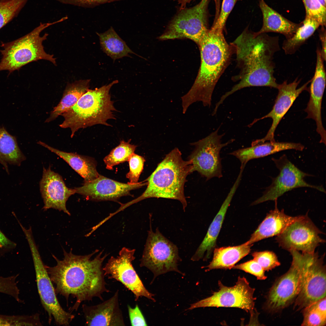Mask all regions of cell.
I'll list each match as a JSON object with an SVG mask.
<instances>
[{"label": "cell", "instance_id": "6da1fadb", "mask_svg": "<svg viewBox=\"0 0 326 326\" xmlns=\"http://www.w3.org/2000/svg\"><path fill=\"white\" fill-rule=\"evenodd\" d=\"M63 259L60 260L54 255L56 262L53 267H45L54 287L56 293L65 297L67 300L72 296L75 302L70 309L76 311L81 303L92 300L95 297L103 301L102 295L108 292L104 279L102 264L108 255L102 256L101 251L94 258L92 257L98 252L97 250L85 255L74 254L71 250L67 252L63 249Z\"/></svg>", "mask_w": 326, "mask_h": 326}, {"label": "cell", "instance_id": "7a4b0ae2", "mask_svg": "<svg viewBox=\"0 0 326 326\" xmlns=\"http://www.w3.org/2000/svg\"><path fill=\"white\" fill-rule=\"evenodd\" d=\"M230 44L240 69L233 80L239 82L221 97L219 103L222 104L229 96L246 87L267 86L277 89L279 84L274 76L273 57L280 50L278 37L265 33L257 34L245 29Z\"/></svg>", "mask_w": 326, "mask_h": 326}, {"label": "cell", "instance_id": "3957f363", "mask_svg": "<svg viewBox=\"0 0 326 326\" xmlns=\"http://www.w3.org/2000/svg\"><path fill=\"white\" fill-rule=\"evenodd\" d=\"M223 30L212 26L198 46L200 67L193 86L181 97L184 112L197 101L202 102L205 107L211 106L214 90L228 65L233 51L225 38Z\"/></svg>", "mask_w": 326, "mask_h": 326}, {"label": "cell", "instance_id": "277c9868", "mask_svg": "<svg viewBox=\"0 0 326 326\" xmlns=\"http://www.w3.org/2000/svg\"><path fill=\"white\" fill-rule=\"evenodd\" d=\"M191 160H184L177 148L167 154L150 176L146 180L147 187L140 196L122 204L126 208L148 198H165L177 200L182 203L184 211L187 205L184 187L187 176L192 172Z\"/></svg>", "mask_w": 326, "mask_h": 326}, {"label": "cell", "instance_id": "5b68a950", "mask_svg": "<svg viewBox=\"0 0 326 326\" xmlns=\"http://www.w3.org/2000/svg\"><path fill=\"white\" fill-rule=\"evenodd\" d=\"M118 82L115 80L99 88L89 89L75 105L61 115L64 120L59 126L70 128L72 138L82 128L97 124L111 126L107 121L115 119L113 112L117 110L109 92L112 86Z\"/></svg>", "mask_w": 326, "mask_h": 326}, {"label": "cell", "instance_id": "8992f818", "mask_svg": "<svg viewBox=\"0 0 326 326\" xmlns=\"http://www.w3.org/2000/svg\"><path fill=\"white\" fill-rule=\"evenodd\" d=\"M63 17L53 22L40 23L39 26L29 33L14 41L2 43L0 50L2 56L0 62V71L8 70L11 73L20 69L30 62L44 59L56 65V59L53 55L47 53L42 44L48 34L40 36V33L50 26L63 21Z\"/></svg>", "mask_w": 326, "mask_h": 326}, {"label": "cell", "instance_id": "52a82bcc", "mask_svg": "<svg viewBox=\"0 0 326 326\" xmlns=\"http://www.w3.org/2000/svg\"><path fill=\"white\" fill-rule=\"evenodd\" d=\"M150 218L149 230L140 266L145 267L153 273L154 278L158 275L174 271L182 274L178 269L181 260L177 246L165 237L157 228H152Z\"/></svg>", "mask_w": 326, "mask_h": 326}, {"label": "cell", "instance_id": "ba28073f", "mask_svg": "<svg viewBox=\"0 0 326 326\" xmlns=\"http://www.w3.org/2000/svg\"><path fill=\"white\" fill-rule=\"evenodd\" d=\"M324 255L317 252L301 253L300 289L295 301L297 309L304 308L326 297V266Z\"/></svg>", "mask_w": 326, "mask_h": 326}, {"label": "cell", "instance_id": "9c48e42d", "mask_svg": "<svg viewBox=\"0 0 326 326\" xmlns=\"http://www.w3.org/2000/svg\"><path fill=\"white\" fill-rule=\"evenodd\" d=\"M209 1L202 0L193 7L180 10L158 39L165 40L187 38L199 46L209 30L208 24Z\"/></svg>", "mask_w": 326, "mask_h": 326}, {"label": "cell", "instance_id": "30bf717a", "mask_svg": "<svg viewBox=\"0 0 326 326\" xmlns=\"http://www.w3.org/2000/svg\"><path fill=\"white\" fill-rule=\"evenodd\" d=\"M25 237L32 257L38 292L41 304L48 314L49 324L53 318L57 325H69L75 316L65 311L59 303L54 287L42 261L32 234L27 233Z\"/></svg>", "mask_w": 326, "mask_h": 326}, {"label": "cell", "instance_id": "8fae6325", "mask_svg": "<svg viewBox=\"0 0 326 326\" xmlns=\"http://www.w3.org/2000/svg\"><path fill=\"white\" fill-rule=\"evenodd\" d=\"M219 289L212 295L192 304L188 310L205 307L237 308L250 313L251 318L257 320V314L254 311L255 301L254 297L255 289L251 288L244 277L239 276L235 285L232 287L224 286L219 280Z\"/></svg>", "mask_w": 326, "mask_h": 326}, {"label": "cell", "instance_id": "7c38bea8", "mask_svg": "<svg viewBox=\"0 0 326 326\" xmlns=\"http://www.w3.org/2000/svg\"><path fill=\"white\" fill-rule=\"evenodd\" d=\"M219 129L206 137L190 143L195 147L189 158L192 162V171H197L207 180L222 177L220 152L223 148L235 140L232 139L222 143L221 139L225 134H219Z\"/></svg>", "mask_w": 326, "mask_h": 326}, {"label": "cell", "instance_id": "4fadbf2b", "mask_svg": "<svg viewBox=\"0 0 326 326\" xmlns=\"http://www.w3.org/2000/svg\"><path fill=\"white\" fill-rule=\"evenodd\" d=\"M271 160L279 170V174L272 179L271 184L266 188L263 195L252 203V205L268 201H275L286 192L299 187H309L325 193L322 186L306 182L304 178L312 175L300 170L289 160L286 155L278 158H272Z\"/></svg>", "mask_w": 326, "mask_h": 326}, {"label": "cell", "instance_id": "5bb4252c", "mask_svg": "<svg viewBox=\"0 0 326 326\" xmlns=\"http://www.w3.org/2000/svg\"><path fill=\"white\" fill-rule=\"evenodd\" d=\"M292 261L289 270L276 280L268 294L265 304L270 311H280L288 306L299 292L302 272L301 253L299 251H289Z\"/></svg>", "mask_w": 326, "mask_h": 326}, {"label": "cell", "instance_id": "9a60e30c", "mask_svg": "<svg viewBox=\"0 0 326 326\" xmlns=\"http://www.w3.org/2000/svg\"><path fill=\"white\" fill-rule=\"evenodd\" d=\"M135 249L123 248L116 257L111 256L103 270L105 276L121 283L134 294L135 301L144 296L155 302L154 294L145 288L132 264L135 259Z\"/></svg>", "mask_w": 326, "mask_h": 326}, {"label": "cell", "instance_id": "2e32d148", "mask_svg": "<svg viewBox=\"0 0 326 326\" xmlns=\"http://www.w3.org/2000/svg\"><path fill=\"white\" fill-rule=\"evenodd\" d=\"M322 233L306 214L289 225L275 239L280 247L288 251L313 253L317 247L325 242L319 236Z\"/></svg>", "mask_w": 326, "mask_h": 326}, {"label": "cell", "instance_id": "e0dca14e", "mask_svg": "<svg viewBox=\"0 0 326 326\" xmlns=\"http://www.w3.org/2000/svg\"><path fill=\"white\" fill-rule=\"evenodd\" d=\"M311 80L308 81L298 88L297 87L301 80H298V78L292 82L288 83L286 81H285L279 85L277 88L278 94L271 111L266 115L255 119L248 125V127H251L257 121L267 118H270L272 120L271 126L265 136L262 139L253 141L251 145L261 144L268 141H275L274 133L277 126L299 94L304 91H308L307 86Z\"/></svg>", "mask_w": 326, "mask_h": 326}, {"label": "cell", "instance_id": "ac0fdd59", "mask_svg": "<svg viewBox=\"0 0 326 326\" xmlns=\"http://www.w3.org/2000/svg\"><path fill=\"white\" fill-rule=\"evenodd\" d=\"M147 184V181L135 184L122 183L100 174L96 179L85 182L82 186L75 189V193L88 200L116 201L122 197L130 195L131 190Z\"/></svg>", "mask_w": 326, "mask_h": 326}, {"label": "cell", "instance_id": "d6986e66", "mask_svg": "<svg viewBox=\"0 0 326 326\" xmlns=\"http://www.w3.org/2000/svg\"><path fill=\"white\" fill-rule=\"evenodd\" d=\"M40 187L44 210L52 208L70 215L66 203L70 196L75 193V188L67 187L62 177L52 170L50 167L47 169L43 168Z\"/></svg>", "mask_w": 326, "mask_h": 326}, {"label": "cell", "instance_id": "ffe728a7", "mask_svg": "<svg viewBox=\"0 0 326 326\" xmlns=\"http://www.w3.org/2000/svg\"><path fill=\"white\" fill-rule=\"evenodd\" d=\"M317 59L314 75L311 81L308 91L310 98L305 111L307 113V118L314 120L316 124V131L321 136L320 142L326 144V131L322 123L321 103L325 86L326 74L324 61L320 50H316Z\"/></svg>", "mask_w": 326, "mask_h": 326}, {"label": "cell", "instance_id": "44dd1931", "mask_svg": "<svg viewBox=\"0 0 326 326\" xmlns=\"http://www.w3.org/2000/svg\"><path fill=\"white\" fill-rule=\"evenodd\" d=\"M117 290L109 299L94 305H82L87 326H125Z\"/></svg>", "mask_w": 326, "mask_h": 326}, {"label": "cell", "instance_id": "7402d4cb", "mask_svg": "<svg viewBox=\"0 0 326 326\" xmlns=\"http://www.w3.org/2000/svg\"><path fill=\"white\" fill-rule=\"evenodd\" d=\"M241 178L238 177L223 202L219 211L208 229L203 241L191 258L193 261H198L203 258L204 260L209 259L215 248L218 237L227 209L240 183Z\"/></svg>", "mask_w": 326, "mask_h": 326}, {"label": "cell", "instance_id": "603a6c76", "mask_svg": "<svg viewBox=\"0 0 326 326\" xmlns=\"http://www.w3.org/2000/svg\"><path fill=\"white\" fill-rule=\"evenodd\" d=\"M277 200L274 201V209L267 213L249 240L246 242L248 245H252L262 239L279 235L289 225L302 217V215L292 216L286 214L283 209H278Z\"/></svg>", "mask_w": 326, "mask_h": 326}, {"label": "cell", "instance_id": "cb8c5ba5", "mask_svg": "<svg viewBox=\"0 0 326 326\" xmlns=\"http://www.w3.org/2000/svg\"><path fill=\"white\" fill-rule=\"evenodd\" d=\"M304 146L300 143L291 142H265L234 151L229 154L240 161L241 165H246L250 160L270 155L281 151L294 149L302 151Z\"/></svg>", "mask_w": 326, "mask_h": 326}, {"label": "cell", "instance_id": "d4e9b609", "mask_svg": "<svg viewBox=\"0 0 326 326\" xmlns=\"http://www.w3.org/2000/svg\"><path fill=\"white\" fill-rule=\"evenodd\" d=\"M259 6L262 11L263 25L260 30L256 33L258 34L273 32L283 35L286 39L292 37L302 22L296 24L283 17L269 6L264 0H260Z\"/></svg>", "mask_w": 326, "mask_h": 326}, {"label": "cell", "instance_id": "484cf974", "mask_svg": "<svg viewBox=\"0 0 326 326\" xmlns=\"http://www.w3.org/2000/svg\"><path fill=\"white\" fill-rule=\"evenodd\" d=\"M38 143L62 158L84 178L85 182L92 181L99 176L96 169V162L92 158L62 151L41 141Z\"/></svg>", "mask_w": 326, "mask_h": 326}, {"label": "cell", "instance_id": "4316f807", "mask_svg": "<svg viewBox=\"0 0 326 326\" xmlns=\"http://www.w3.org/2000/svg\"><path fill=\"white\" fill-rule=\"evenodd\" d=\"M252 246L245 242L237 246L214 248L212 260L205 267L207 268L206 270L232 268L236 264L250 253Z\"/></svg>", "mask_w": 326, "mask_h": 326}, {"label": "cell", "instance_id": "83f0119b", "mask_svg": "<svg viewBox=\"0 0 326 326\" xmlns=\"http://www.w3.org/2000/svg\"><path fill=\"white\" fill-rule=\"evenodd\" d=\"M90 79L81 80L67 85L62 97L57 105L54 107L45 122L49 123L69 110L89 89Z\"/></svg>", "mask_w": 326, "mask_h": 326}, {"label": "cell", "instance_id": "f1b7e54d", "mask_svg": "<svg viewBox=\"0 0 326 326\" xmlns=\"http://www.w3.org/2000/svg\"><path fill=\"white\" fill-rule=\"evenodd\" d=\"M26 157L19 148L15 136L0 126V163L9 174L8 165L19 166Z\"/></svg>", "mask_w": 326, "mask_h": 326}, {"label": "cell", "instance_id": "f546056e", "mask_svg": "<svg viewBox=\"0 0 326 326\" xmlns=\"http://www.w3.org/2000/svg\"><path fill=\"white\" fill-rule=\"evenodd\" d=\"M98 36L101 49L114 61L129 54H136L117 34L112 27L102 33H96Z\"/></svg>", "mask_w": 326, "mask_h": 326}, {"label": "cell", "instance_id": "4dcf8cb0", "mask_svg": "<svg viewBox=\"0 0 326 326\" xmlns=\"http://www.w3.org/2000/svg\"><path fill=\"white\" fill-rule=\"evenodd\" d=\"M320 26V23L317 21L305 16L301 25L293 36L283 41L282 48L285 54L291 55L294 53Z\"/></svg>", "mask_w": 326, "mask_h": 326}, {"label": "cell", "instance_id": "1f68e13d", "mask_svg": "<svg viewBox=\"0 0 326 326\" xmlns=\"http://www.w3.org/2000/svg\"><path fill=\"white\" fill-rule=\"evenodd\" d=\"M123 140L120 141V144L113 149L110 153L104 159L107 169L111 170L115 165L128 161L130 157L134 153L137 145L129 143Z\"/></svg>", "mask_w": 326, "mask_h": 326}, {"label": "cell", "instance_id": "d6a6232c", "mask_svg": "<svg viewBox=\"0 0 326 326\" xmlns=\"http://www.w3.org/2000/svg\"><path fill=\"white\" fill-rule=\"evenodd\" d=\"M28 0H0V29L16 17Z\"/></svg>", "mask_w": 326, "mask_h": 326}, {"label": "cell", "instance_id": "836d02e7", "mask_svg": "<svg viewBox=\"0 0 326 326\" xmlns=\"http://www.w3.org/2000/svg\"><path fill=\"white\" fill-rule=\"evenodd\" d=\"M306 11V16L317 21L321 26H325L326 7L319 0H302Z\"/></svg>", "mask_w": 326, "mask_h": 326}, {"label": "cell", "instance_id": "e575fe53", "mask_svg": "<svg viewBox=\"0 0 326 326\" xmlns=\"http://www.w3.org/2000/svg\"><path fill=\"white\" fill-rule=\"evenodd\" d=\"M252 255L265 271H268L280 265V263L276 254L273 251H255Z\"/></svg>", "mask_w": 326, "mask_h": 326}, {"label": "cell", "instance_id": "d590c367", "mask_svg": "<svg viewBox=\"0 0 326 326\" xmlns=\"http://www.w3.org/2000/svg\"><path fill=\"white\" fill-rule=\"evenodd\" d=\"M145 160L142 156L133 153L129 160V171L126 177L129 181V183L135 184L138 183L140 174L142 172Z\"/></svg>", "mask_w": 326, "mask_h": 326}, {"label": "cell", "instance_id": "8d00e7d4", "mask_svg": "<svg viewBox=\"0 0 326 326\" xmlns=\"http://www.w3.org/2000/svg\"><path fill=\"white\" fill-rule=\"evenodd\" d=\"M303 319L301 325L324 326L326 323V316L308 306L303 308Z\"/></svg>", "mask_w": 326, "mask_h": 326}, {"label": "cell", "instance_id": "74e56055", "mask_svg": "<svg viewBox=\"0 0 326 326\" xmlns=\"http://www.w3.org/2000/svg\"><path fill=\"white\" fill-rule=\"evenodd\" d=\"M232 268L242 270L250 273L255 276L257 279L259 280H265L267 278L264 274L265 271L261 266L254 259L235 265Z\"/></svg>", "mask_w": 326, "mask_h": 326}, {"label": "cell", "instance_id": "f35d334b", "mask_svg": "<svg viewBox=\"0 0 326 326\" xmlns=\"http://www.w3.org/2000/svg\"><path fill=\"white\" fill-rule=\"evenodd\" d=\"M238 0H223L221 11L213 26L224 29L227 18Z\"/></svg>", "mask_w": 326, "mask_h": 326}, {"label": "cell", "instance_id": "ab89813d", "mask_svg": "<svg viewBox=\"0 0 326 326\" xmlns=\"http://www.w3.org/2000/svg\"><path fill=\"white\" fill-rule=\"evenodd\" d=\"M27 315H8L0 314V326H27Z\"/></svg>", "mask_w": 326, "mask_h": 326}, {"label": "cell", "instance_id": "60d3db41", "mask_svg": "<svg viewBox=\"0 0 326 326\" xmlns=\"http://www.w3.org/2000/svg\"><path fill=\"white\" fill-rule=\"evenodd\" d=\"M63 4L86 8L93 7L107 3L122 0H56Z\"/></svg>", "mask_w": 326, "mask_h": 326}, {"label": "cell", "instance_id": "b9f144b4", "mask_svg": "<svg viewBox=\"0 0 326 326\" xmlns=\"http://www.w3.org/2000/svg\"><path fill=\"white\" fill-rule=\"evenodd\" d=\"M127 307L131 325H147L144 316L138 305H136L134 308H132L129 305Z\"/></svg>", "mask_w": 326, "mask_h": 326}, {"label": "cell", "instance_id": "7bdbcfd3", "mask_svg": "<svg viewBox=\"0 0 326 326\" xmlns=\"http://www.w3.org/2000/svg\"><path fill=\"white\" fill-rule=\"evenodd\" d=\"M16 244L8 238L0 230V257L14 249Z\"/></svg>", "mask_w": 326, "mask_h": 326}, {"label": "cell", "instance_id": "ee69618b", "mask_svg": "<svg viewBox=\"0 0 326 326\" xmlns=\"http://www.w3.org/2000/svg\"><path fill=\"white\" fill-rule=\"evenodd\" d=\"M322 27L319 32V37L321 45V49H320V53L321 57L324 61L326 60V31L324 27L325 26H321Z\"/></svg>", "mask_w": 326, "mask_h": 326}, {"label": "cell", "instance_id": "f6af8a7d", "mask_svg": "<svg viewBox=\"0 0 326 326\" xmlns=\"http://www.w3.org/2000/svg\"><path fill=\"white\" fill-rule=\"evenodd\" d=\"M309 306L326 316V297L318 300Z\"/></svg>", "mask_w": 326, "mask_h": 326}, {"label": "cell", "instance_id": "bcb514c9", "mask_svg": "<svg viewBox=\"0 0 326 326\" xmlns=\"http://www.w3.org/2000/svg\"><path fill=\"white\" fill-rule=\"evenodd\" d=\"M180 5V10L183 9L186 7V5L192 0H176Z\"/></svg>", "mask_w": 326, "mask_h": 326}, {"label": "cell", "instance_id": "7dc6e473", "mask_svg": "<svg viewBox=\"0 0 326 326\" xmlns=\"http://www.w3.org/2000/svg\"><path fill=\"white\" fill-rule=\"evenodd\" d=\"M321 3L325 7H326V0H319Z\"/></svg>", "mask_w": 326, "mask_h": 326}]
</instances>
